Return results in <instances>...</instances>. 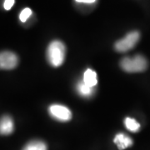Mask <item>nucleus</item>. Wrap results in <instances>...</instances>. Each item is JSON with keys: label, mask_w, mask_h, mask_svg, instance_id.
Instances as JSON below:
<instances>
[{"label": "nucleus", "mask_w": 150, "mask_h": 150, "mask_svg": "<svg viewBox=\"0 0 150 150\" xmlns=\"http://www.w3.org/2000/svg\"><path fill=\"white\" fill-rule=\"evenodd\" d=\"M65 54L66 48L64 43L58 40L51 42L47 49L48 63L54 67H59L64 62Z\"/></svg>", "instance_id": "nucleus-1"}, {"label": "nucleus", "mask_w": 150, "mask_h": 150, "mask_svg": "<svg viewBox=\"0 0 150 150\" xmlns=\"http://www.w3.org/2000/svg\"><path fill=\"white\" fill-rule=\"evenodd\" d=\"M121 68L128 73L144 72L148 68V62L144 56L136 55L134 58H124L120 62Z\"/></svg>", "instance_id": "nucleus-2"}, {"label": "nucleus", "mask_w": 150, "mask_h": 150, "mask_svg": "<svg viewBox=\"0 0 150 150\" xmlns=\"http://www.w3.org/2000/svg\"><path fill=\"white\" fill-rule=\"evenodd\" d=\"M140 34L138 31H134L128 33L125 37L118 40L115 43V49L116 51L123 53L127 52L130 49L134 48V46L138 43L139 40Z\"/></svg>", "instance_id": "nucleus-3"}, {"label": "nucleus", "mask_w": 150, "mask_h": 150, "mask_svg": "<svg viewBox=\"0 0 150 150\" xmlns=\"http://www.w3.org/2000/svg\"><path fill=\"white\" fill-rule=\"evenodd\" d=\"M49 114L55 119L61 122H67L72 118V112L65 106L60 104H53L48 108Z\"/></svg>", "instance_id": "nucleus-4"}, {"label": "nucleus", "mask_w": 150, "mask_h": 150, "mask_svg": "<svg viewBox=\"0 0 150 150\" xmlns=\"http://www.w3.org/2000/svg\"><path fill=\"white\" fill-rule=\"evenodd\" d=\"M18 63V59L15 54L9 51H4L1 53L0 67L2 69H13L17 67Z\"/></svg>", "instance_id": "nucleus-5"}, {"label": "nucleus", "mask_w": 150, "mask_h": 150, "mask_svg": "<svg viewBox=\"0 0 150 150\" xmlns=\"http://www.w3.org/2000/svg\"><path fill=\"white\" fill-rule=\"evenodd\" d=\"M14 125L13 119L10 116H4L1 118L0 123V132L2 135H8L13 132Z\"/></svg>", "instance_id": "nucleus-6"}, {"label": "nucleus", "mask_w": 150, "mask_h": 150, "mask_svg": "<svg viewBox=\"0 0 150 150\" xmlns=\"http://www.w3.org/2000/svg\"><path fill=\"white\" fill-rule=\"evenodd\" d=\"M113 142L115 144L117 145V147L119 150L125 149L131 147L133 145V140L124 134H117L113 139Z\"/></svg>", "instance_id": "nucleus-7"}, {"label": "nucleus", "mask_w": 150, "mask_h": 150, "mask_svg": "<svg viewBox=\"0 0 150 150\" xmlns=\"http://www.w3.org/2000/svg\"><path fill=\"white\" fill-rule=\"evenodd\" d=\"M83 81L90 87H94L98 83V79H97V74L92 69H87L84 72L83 74Z\"/></svg>", "instance_id": "nucleus-8"}, {"label": "nucleus", "mask_w": 150, "mask_h": 150, "mask_svg": "<svg viewBox=\"0 0 150 150\" xmlns=\"http://www.w3.org/2000/svg\"><path fill=\"white\" fill-rule=\"evenodd\" d=\"M93 88L90 87L88 84H86L83 81L79 82L77 85V91L79 92V93L83 97H89L91 96L93 93Z\"/></svg>", "instance_id": "nucleus-9"}, {"label": "nucleus", "mask_w": 150, "mask_h": 150, "mask_svg": "<svg viewBox=\"0 0 150 150\" xmlns=\"http://www.w3.org/2000/svg\"><path fill=\"white\" fill-rule=\"evenodd\" d=\"M23 150H48V148L46 144L43 143V141L34 140L26 144Z\"/></svg>", "instance_id": "nucleus-10"}, {"label": "nucleus", "mask_w": 150, "mask_h": 150, "mask_svg": "<svg viewBox=\"0 0 150 150\" xmlns=\"http://www.w3.org/2000/svg\"><path fill=\"white\" fill-rule=\"evenodd\" d=\"M124 123L126 128L131 132H138L140 129V124L134 118H126Z\"/></svg>", "instance_id": "nucleus-11"}, {"label": "nucleus", "mask_w": 150, "mask_h": 150, "mask_svg": "<svg viewBox=\"0 0 150 150\" xmlns=\"http://www.w3.org/2000/svg\"><path fill=\"white\" fill-rule=\"evenodd\" d=\"M32 15V10L28 8H26L24 9H23L22 12L19 14V19L20 21L24 23V22L27 21V19L29 18V17Z\"/></svg>", "instance_id": "nucleus-12"}, {"label": "nucleus", "mask_w": 150, "mask_h": 150, "mask_svg": "<svg viewBox=\"0 0 150 150\" xmlns=\"http://www.w3.org/2000/svg\"><path fill=\"white\" fill-rule=\"evenodd\" d=\"M13 4H14V0H4V8L6 10H9Z\"/></svg>", "instance_id": "nucleus-13"}, {"label": "nucleus", "mask_w": 150, "mask_h": 150, "mask_svg": "<svg viewBox=\"0 0 150 150\" xmlns=\"http://www.w3.org/2000/svg\"><path fill=\"white\" fill-rule=\"evenodd\" d=\"M77 3L80 4H91L96 2V0H75Z\"/></svg>", "instance_id": "nucleus-14"}]
</instances>
